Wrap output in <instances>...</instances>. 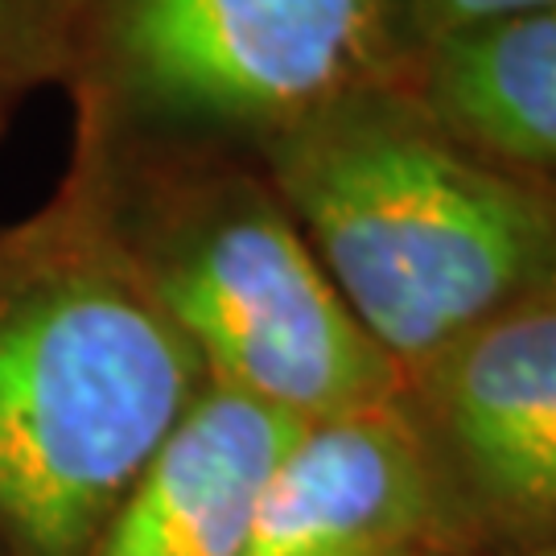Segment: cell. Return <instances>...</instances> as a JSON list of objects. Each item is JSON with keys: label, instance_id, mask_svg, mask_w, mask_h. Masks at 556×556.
I'll return each instance as SVG.
<instances>
[{"label": "cell", "instance_id": "obj_1", "mask_svg": "<svg viewBox=\"0 0 556 556\" xmlns=\"http://www.w3.org/2000/svg\"><path fill=\"white\" fill-rule=\"evenodd\" d=\"M252 157L400 379L556 293V194L475 157L400 83L342 91Z\"/></svg>", "mask_w": 556, "mask_h": 556}, {"label": "cell", "instance_id": "obj_2", "mask_svg": "<svg viewBox=\"0 0 556 556\" xmlns=\"http://www.w3.org/2000/svg\"><path fill=\"white\" fill-rule=\"evenodd\" d=\"M206 383L66 161L0 223V556L87 553Z\"/></svg>", "mask_w": 556, "mask_h": 556}, {"label": "cell", "instance_id": "obj_3", "mask_svg": "<svg viewBox=\"0 0 556 556\" xmlns=\"http://www.w3.org/2000/svg\"><path fill=\"white\" fill-rule=\"evenodd\" d=\"M66 161L211 383L301 425L400 396L396 363L338 298L252 153L71 132Z\"/></svg>", "mask_w": 556, "mask_h": 556}, {"label": "cell", "instance_id": "obj_4", "mask_svg": "<svg viewBox=\"0 0 556 556\" xmlns=\"http://www.w3.org/2000/svg\"><path fill=\"white\" fill-rule=\"evenodd\" d=\"M379 79L383 0H91L62 91L75 132L252 153Z\"/></svg>", "mask_w": 556, "mask_h": 556}, {"label": "cell", "instance_id": "obj_5", "mask_svg": "<svg viewBox=\"0 0 556 556\" xmlns=\"http://www.w3.org/2000/svg\"><path fill=\"white\" fill-rule=\"evenodd\" d=\"M400 404L475 556L556 544V293L404 376Z\"/></svg>", "mask_w": 556, "mask_h": 556}, {"label": "cell", "instance_id": "obj_6", "mask_svg": "<svg viewBox=\"0 0 556 556\" xmlns=\"http://www.w3.org/2000/svg\"><path fill=\"white\" fill-rule=\"evenodd\" d=\"M243 556H475L404 404L305 420L260 486Z\"/></svg>", "mask_w": 556, "mask_h": 556}, {"label": "cell", "instance_id": "obj_7", "mask_svg": "<svg viewBox=\"0 0 556 556\" xmlns=\"http://www.w3.org/2000/svg\"><path fill=\"white\" fill-rule=\"evenodd\" d=\"M301 420L206 383L83 556H243L260 486Z\"/></svg>", "mask_w": 556, "mask_h": 556}, {"label": "cell", "instance_id": "obj_8", "mask_svg": "<svg viewBox=\"0 0 556 556\" xmlns=\"http://www.w3.org/2000/svg\"><path fill=\"white\" fill-rule=\"evenodd\" d=\"M392 83L475 157L556 194V4L438 41Z\"/></svg>", "mask_w": 556, "mask_h": 556}, {"label": "cell", "instance_id": "obj_9", "mask_svg": "<svg viewBox=\"0 0 556 556\" xmlns=\"http://www.w3.org/2000/svg\"><path fill=\"white\" fill-rule=\"evenodd\" d=\"M91 0H0V137L46 87H66Z\"/></svg>", "mask_w": 556, "mask_h": 556}, {"label": "cell", "instance_id": "obj_10", "mask_svg": "<svg viewBox=\"0 0 556 556\" xmlns=\"http://www.w3.org/2000/svg\"><path fill=\"white\" fill-rule=\"evenodd\" d=\"M553 4L556 0H383V46L392 59V79L420 50L454 34H470L482 25L553 9Z\"/></svg>", "mask_w": 556, "mask_h": 556}, {"label": "cell", "instance_id": "obj_11", "mask_svg": "<svg viewBox=\"0 0 556 556\" xmlns=\"http://www.w3.org/2000/svg\"><path fill=\"white\" fill-rule=\"evenodd\" d=\"M507 556H556V544H544V548H528V553H507Z\"/></svg>", "mask_w": 556, "mask_h": 556}]
</instances>
